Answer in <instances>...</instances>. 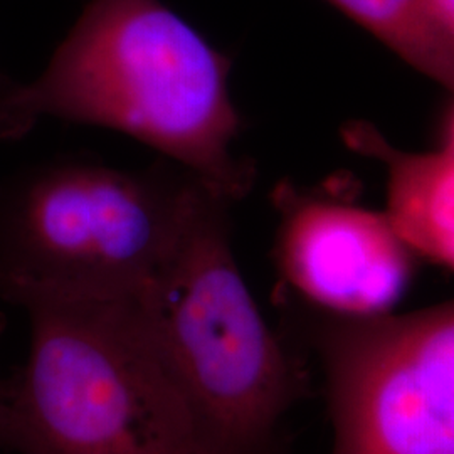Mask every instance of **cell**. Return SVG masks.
I'll use <instances>...</instances> for the list:
<instances>
[{
	"instance_id": "52a82bcc",
	"label": "cell",
	"mask_w": 454,
	"mask_h": 454,
	"mask_svg": "<svg viewBox=\"0 0 454 454\" xmlns=\"http://www.w3.org/2000/svg\"><path fill=\"white\" fill-rule=\"evenodd\" d=\"M345 140L386 168V212L414 254L454 271L453 157L399 150L365 123L350 125Z\"/></svg>"
},
{
	"instance_id": "8fae6325",
	"label": "cell",
	"mask_w": 454,
	"mask_h": 454,
	"mask_svg": "<svg viewBox=\"0 0 454 454\" xmlns=\"http://www.w3.org/2000/svg\"><path fill=\"white\" fill-rule=\"evenodd\" d=\"M441 20L454 35V0H431Z\"/></svg>"
},
{
	"instance_id": "30bf717a",
	"label": "cell",
	"mask_w": 454,
	"mask_h": 454,
	"mask_svg": "<svg viewBox=\"0 0 454 454\" xmlns=\"http://www.w3.org/2000/svg\"><path fill=\"white\" fill-rule=\"evenodd\" d=\"M442 142H444V145L441 150L454 159V95L453 103L448 108L446 116L442 120Z\"/></svg>"
},
{
	"instance_id": "ba28073f",
	"label": "cell",
	"mask_w": 454,
	"mask_h": 454,
	"mask_svg": "<svg viewBox=\"0 0 454 454\" xmlns=\"http://www.w3.org/2000/svg\"><path fill=\"white\" fill-rule=\"evenodd\" d=\"M386 48L454 95V35L431 0H328Z\"/></svg>"
},
{
	"instance_id": "7a4b0ae2",
	"label": "cell",
	"mask_w": 454,
	"mask_h": 454,
	"mask_svg": "<svg viewBox=\"0 0 454 454\" xmlns=\"http://www.w3.org/2000/svg\"><path fill=\"white\" fill-rule=\"evenodd\" d=\"M232 204L207 189L172 254L133 300L215 453L292 454L290 416L313 395V369L268 324L244 281Z\"/></svg>"
},
{
	"instance_id": "6da1fadb",
	"label": "cell",
	"mask_w": 454,
	"mask_h": 454,
	"mask_svg": "<svg viewBox=\"0 0 454 454\" xmlns=\"http://www.w3.org/2000/svg\"><path fill=\"white\" fill-rule=\"evenodd\" d=\"M229 73L226 54L160 0H91L37 78L0 80V138L41 118L123 131L236 202L254 168L232 148L243 123Z\"/></svg>"
},
{
	"instance_id": "277c9868",
	"label": "cell",
	"mask_w": 454,
	"mask_h": 454,
	"mask_svg": "<svg viewBox=\"0 0 454 454\" xmlns=\"http://www.w3.org/2000/svg\"><path fill=\"white\" fill-rule=\"evenodd\" d=\"M27 313L31 343L9 380L5 450L217 454L148 339L133 294Z\"/></svg>"
},
{
	"instance_id": "5b68a950",
	"label": "cell",
	"mask_w": 454,
	"mask_h": 454,
	"mask_svg": "<svg viewBox=\"0 0 454 454\" xmlns=\"http://www.w3.org/2000/svg\"><path fill=\"white\" fill-rule=\"evenodd\" d=\"M278 305L322 377L330 454H454V300L375 317Z\"/></svg>"
},
{
	"instance_id": "9c48e42d",
	"label": "cell",
	"mask_w": 454,
	"mask_h": 454,
	"mask_svg": "<svg viewBox=\"0 0 454 454\" xmlns=\"http://www.w3.org/2000/svg\"><path fill=\"white\" fill-rule=\"evenodd\" d=\"M2 333V325H0ZM7 406H9V380L0 377V448H5L7 438Z\"/></svg>"
},
{
	"instance_id": "8992f818",
	"label": "cell",
	"mask_w": 454,
	"mask_h": 454,
	"mask_svg": "<svg viewBox=\"0 0 454 454\" xmlns=\"http://www.w3.org/2000/svg\"><path fill=\"white\" fill-rule=\"evenodd\" d=\"M279 296L340 317L389 313L419 260L387 212L281 185L276 191Z\"/></svg>"
},
{
	"instance_id": "3957f363",
	"label": "cell",
	"mask_w": 454,
	"mask_h": 454,
	"mask_svg": "<svg viewBox=\"0 0 454 454\" xmlns=\"http://www.w3.org/2000/svg\"><path fill=\"white\" fill-rule=\"evenodd\" d=\"M211 189L177 163L125 170L44 163L0 189V298L44 303L138 292L172 254Z\"/></svg>"
}]
</instances>
